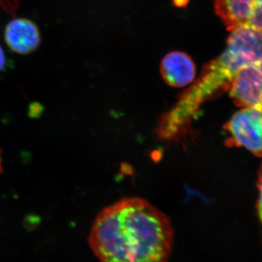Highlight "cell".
I'll return each instance as SVG.
<instances>
[{"mask_svg":"<svg viewBox=\"0 0 262 262\" xmlns=\"http://www.w3.org/2000/svg\"><path fill=\"white\" fill-rule=\"evenodd\" d=\"M228 133L226 145L244 147L255 156L262 157V111L243 108L224 126Z\"/></svg>","mask_w":262,"mask_h":262,"instance_id":"cell-3","label":"cell"},{"mask_svg":"<svg viewBox=\"0 0 262 262\" xmlns=\"http://www.w3.org/2000/svg\"><path fill=\"white\" fill-rule=\"evenodd\" d=\"M4 38L8 48L20 55L36 51L41 42L37 24L27 18H15L10 21L5 27Z\"/></svg>","mask_w":262,"mask_h":262,"instance_id":"cell-5","label":"cell"},{"mask_svg":"<svg viewBox=\"0 0 262 262\" xmlns=\"http://www.w3.org/2000/svg\"><path fill=\"white\" fill-rule=\"evenodd\" d=\"M89 241L101 262H168L174 231L170 219L149 202L125 198L100 212Z\"/></svg>","mask_w":262,"mask_h":262,"instance_id":"cell-1","label":"cell"},{"mask_svg":"<svg viewBox=\"0 0 262 262\" xmlns=\"http://www.w3.org/2000/svg\"><path fill=\"white\" fill-rule=\"evenodd\" d=\"M246 27L262 32V0H255Z\"/></svg>","mask_w":262,"mask_h":262,"instance_id":"cell-8","label":"cell"},{"mask_svg":"<svg viewBox=\"0 0 262 262\" xmlns=\"http://www.w3.org/2000/svg\"><path fill=\"white\" fill-rule=\"evenodd\" d=\"M262 59V32L247 27L232 30L223 53L205 66L198 80L160 119V130L176 139L187 132L203 103L227 91L239 70Z\"/></svg>","mask_w":262,"mask_h":262,"instance_id":"cell-2","label":"cell"},{"mask_svg":"<svg viewBox=\"0 0 262 262\" xmlns=\"http://www.w3.org/2000/svg\"><path fill=\"white\" fill-rule=\"evenodd\" d=\"M228 91L231 98L239 107L262 111V59L241 68Z\"/></svg>","mask_w":262,"mask_h":262,"instance_id":"cell-4","label":"cell"},{"mask_svg":"<svg viewBox=\"0 0 262 262\" xmlns=\"http://www.w3.org/2000/svg\"><path fill=\"white\" fill-rule=\"evenodd\" d=\"M0 6L7 13L13 15L18 10V0H0Z\"/></svg>","mask_w":262,"mask_h":262,"instance_id":"cell-9","label":"cell"},{"mask_svg":"<svg viewBox=\"0 0 262 262\" xmlns=\"http://www.w3.org/2000/svg\"><path fill=\"white\" fill-rule=\"evenodd\" d=\"M5 64H6V56H5L3 48L0 46V72L4 70Z\"/></svg>","mask_w":262,"mask_h":262,"instance_id":"cell-11","label":"cell"},{"mask_svg":"<svg viewBox=\"0 0 262 262\" xmlns=\"http://www.w3.org/2000/svg\"><path fill=\"white\" fill-rule=\"evenodd\" d=\"M215 13L232 31L246 27L255 0H214Z\"/></svg>","mask_w":262,"mask_h":262,"instance_id":"cell-7","label":"cell"},{"mask_svg":"<svg viewBox=\"0 0 262 262\" xmlns=\"http://www.w3.org/2000/svg\"><path fill=\"white\" fill-rule=\"evenodd\" d=\"M257 187L258 192H259L257 201V211L258 216L262 222V165L259 172H258Z\"/></svg>","mask_w":262,"mask_h":262,"instance_id":"cell-10","label":"cell"},{"mask_svg":"<svg viewBox=\"0 0 262 262\" xmlns=\"http://www.w3.org/2000/svg\"><path fill=\"white\" fill-rule=\"evenodd\" d=\"M160 72L164 81L173 88L189 85L194 80L196 68L190 56L183 52H172L161 62Z\"/></svg>","mask_w":262,"mask_h":262,"instance_id":"cell-6","label":"cell"}]
</instances>
